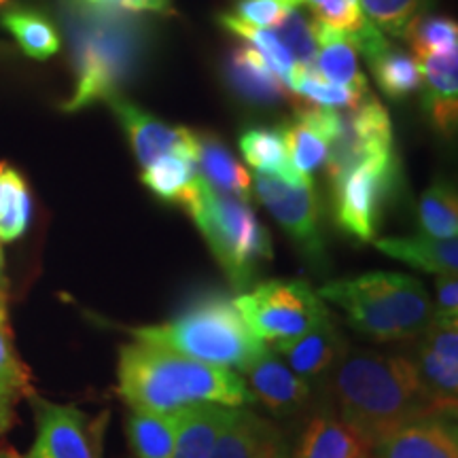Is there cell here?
<instances>
[{
	"label": "cell",
	"instance_id": "1",
	"mask_svg": "<svg viewBox=\"0 0 458 458\" xmlns=\"http://www.w3.org/2000/svg\"><path fill=\"white\" fill-rule=\"evenodd\" d=\"M331 376L342 422L365 450L437 408L403 354L352 348L342 354Z\"/></svg>",
	"mask_w": 458,
	"mask_h": 458
},
{
	"label": "cell",
	"instance_id": "2",
	"mask_svg": "<svg viewBox=\"0 0 458 458\" xmlns=\"http://www.w3.org/2000/svg\"><path fill=\"white\" fill-rule=\"evenodd\" d=\"M119 394L131 410L176 414L196 405L249 408L255 394L236 371L134 342L119 352Z\"/></svg>",
	"mask_w": 458,
	"mask_h": 458
},
{
	"label": "cell",
	"instance_id": "3",
	"mask_svg": "<svg viewBox=\"0 0 458 458\" xmlns=\"http://www.w3.org/2000/svg\"><path fill=\"white\" fill-rule=\"evenodd\" d=\"M317 293L340 308L357 334L376 342L416 340L433 325L431 295L410 274H360L327 283Z\"/></svg>",
	"mask_w": 458,
	"mask_h": 458
},
{
	"label": "cell",
	"instance_id": "4",
	"mask_svg": "<svg viewBox=\"0 0 458 458\" xmlns=\"http://www.w3.org/2000/svg\"><path fill=\"white\" fill-rule=\"evenodd\" d=\"M131 334L136 342L168 348L215 368L240 371L267 348L244 323L232 297L221 293L199 297L168 323L134 329Z\"/></svg>",
	"mask_w": 458,
	"mask_h": 458
},
{
	"label": "cell",
	"instance_id": "5",
	"mask_svg": "<svg viewBox=\"0 0 458 458\" xmlns=\"http://www.w3.org/2000/svg\"><path fill=\"white\" fill-rule=\"evenodd\" d=\"M187 213L193 216L233 289L253 284L263 263L272 259V240L249 202L221 196L204 181Z\"/></svg>",
	"mask_w": 458,
	"mask_h": 458
},
{
	"label": "cell",
	"instance_id": "6",
	"mask_svg": "<svg viewBox=\"0 0 458 458\" xmlns=\"http://www.w3.org/2000/svg\"><path fill=\"white\" fill-rule=\"evenodd\" d=\"M257 340L283 346L317 327L331 312L303 280H267L233 297Z\"/></svg>",
	"mask_w": 458,
	"mask_h": 458
},
{
	"label": "cell",
	"instance_id": "7",
	"mask_svg": "<svg viewBox=\"0 0 458 458\" xmlns=\"http://www.w3.org/2000/svg\"><path fill=\"white\" fill-rule=\"evenodd\" d=\"M136 38L122 24L105 20L89 21L81 28L77 41L79 81L66 111H79L98 100H108L117 94V85L134 62Z\"/></svg>",
	"mask_w": 458,
	"mask_h": 458
},
{
	"label": "cell",
	"instance_id": "8",
	"mask_svg": "<svg viewBox=\"0 0 458 458\" xmlns=\"http://www.w3.org/2000/svg\"><path fill=\"white\" fill-rule=\"evenodd\" d=\"M397 172L399 164L394 148H391L360 159L331 181L335 223L348 236L360 242H371L376 238L382 204L391 198Z\"/></svg>",
	"mask_w": 458,
	"mask_h": 458
},
{
	"label": "cell",
	"instance_id": "9",
	"mask_svg": "<svg viewBox=\"0 0 458 458\" xmlns=\"http://www.w3.org/2000/svg\"><path fill=\"white\" fill-rule=\"evenodd\" d=\"M37 437L26 458H102L105 418H89L74 405L30 399Z\"/></svg>",
	"mask_w": 458,
	"mask_h": 458
},
{
	"label": "cell",
	"instance_id": "10",
	"mask_svg": "<svg viewBox=\"0 0 458 458\" xmlns=\"http://www.w3.org/2000/svg\"><path fill=\"white\" fill-rule=\"evenodd\" d=\"M255 191L261 204L280 223L286 236L317 267H325V242L320 233V206L312 182L295 185L278 176H255Z\"/></svg>",
	"mask_w": 458,
	"mask_h": 458
},
{
	"label": "cell",
	"instance_id": "11",
	"mask_svg": "<svg viewBox=\"0 0 458 458\" xmlns=\"http://www.w3.org/2000/svg\"><path fill=\"white\" fill-rule=\"evenodd\" d=\"M391 148L393 125L388 111L374 96H368L359 106L340 113V125L329 148V179L335 181L342 172L352 168L360 159Z\"/></svg>",
	"mask_w": 458,
	"mask_h": 458
},
{
	"label": "cell",
	"instance_id": "12",
	"mask_svg": "<svg viewBox=\"0 0 458 458\" xmlns=\"http://www.w3.org/2000/svg\"><path fill=\"white\" fill-rule=\"evenodd\" d=\"M371 450L374 458H458V410L427 411Z\"/></svg>",
	"mask_w": 458,
	"mask_h": 458
},
{
	"label": "cell",
	"instance_id": "13",
	"mask_svg": "<svg viewBox=\"0 0 458 458\" xmlns=\"http://www.w3.org/2000/svg\"><path fill=\"white\" fill-rule=\"evenodd\" d=\"M106 102L128 131L130 145L142 168H148L165 156H189L196 159V131L159 122L119 94H113Z\"/></svg>",
	"mask_w": 458,
	"mask_h": 458
},
{
	"label": "cell",
	"instance_id": "14",
	"mask_svg": "<svg viewBox=\"0 0 458 458\" xmlns=\"http://www.w3.org/2000/svg\"><path fill=\"white\" fill-rule=\"evenodd\" d=\"M408 354L425 393L437 408L458 410V331L431 325Z\"/></svg>",
	"mask_w": 458,
	"mask_h": 458
},
{
	"label": "cell",
	"instance_id": "15",
	"mask_svg": "<svg viewBox=\"0 0 458 458\" xmlns=\"http://www.w3.org/2000/svg\"><path fill=\"white\" fill-rule=\"evenodd\" d=\"M340 125V111L297 102L291 122L283 128L291 164L306 179L329 162V148Z\"/></svg>",
	"mask_w": 458,
	"mask_h": 458
},
{
	"label": "cell",
	"instance_id": "16",
	"mask_svg": "<svg viewBox=\"0 0 458 458\" xmlns=\"http://www.w3.org/2000/svg\"><path fill=\"white\" fill-rule=\"evenodd\" d=\"M420 100L428 125L439 139L458 142V49L418 60Z\"/></svg>",
	"mask_w": 458,
	"mask_h": 458
},
{
	"label": "cell",
	"instance_id": "17",
	"mask_svg": "<svg viewBox=\"0 0 458 458\" xmlns=\"http://www.w3.org/2000/svg\"><path fill=\"white\" fill-rule=\"evenodd\" d=\"M246 386L272 414L291 416L306 408L312 386L301 380L276 352L266 348L253 363L242 369Z\"/></svg>",
	"mask_w": 458,
	"mask_h": 458
},
{
	"label": "cell",
	"instance_id": "18",
	"mask_svg": "<svg viewBox=\"0 0 458 458\" xmlns=\"http://www.w3.org/2000/svg\"><path fill=\"white\" fill-rule=\"evenodd\" d=\"M274 352L295 371L301 380L312 386V382L323 380L335 369L337 360L346 352L340 331L334 318L327 317L317 327L303 334L297 340L274 348Z\"/></svg>",
	"mask_w": 458,
	"mask_h": 458
},
{
	"label": "cell",
	"instance_id": "19",
	"mask_svg": "<svg viewBox=\"0 0 458 458\" xmlns=\"http://www.w3.org/2000/svg\"><path fill=\"white\" fill-rule=\"evenodd\" d=\"M213 458H289L284 435L249 408H236Z\"/></svg>",
	"mask_w": 458,
	"mask_h": 458
},
{
	"label": "cell",
	"instance_id": "20",
	"mask_svg": "<svg viewBox=\"0 0 458 458\" xmlns=\"http://www.w3.org/2000/svg\"><path fill=\"white\" fill-rule=\"evenodd\" d=\"M359 54L365 55L374 72V79L382 94L393 100H403L420 89V64L416 57L405 54L403 49L393 47L386 34L374 28L368 37L357 45Z\"/></svg>",
	"mask_w": 458,
	"mask_h": 458
},
{
	"label": "cell",
	"instance_id": "21",
	"mask_svg": "<svg viewBox=\"0 0 458 458\" xmlns=\"http://www.w3.org/2000/svg\"><path fill=\"white\" fill-rule=\"evenodd\" d=\"M196 165L199 176L213 191L249 202L253 196V179L233 153L210 131H196Z\"/></svg>",
	"mask_w": 458,
	"mask_h": 458
},
{
	"label": "cell",
	"instance_id": "22",
	"mask_svg": "<svg viewBox=\"0 0 458 458\" xmlns=\"http://www.w3.org/2000/svg\"><path fill=\"white\" fill-rule=\"evenodd\" d=\"M233 411L236 408L213 403L176 411V442L172 458H213Z\"/></svg>",
	"mask_w": 458,
	"mask_h": 458
},
{
	"label": "cell",
	"instance_id": "23",
	"mask_svg": "<svg viewBox=\"0 0 458 458\" xmlns=\"http://www.w3.org/2000/svg\"><path fill=\"white\" fill-rule=\"evenodd\" d=\"M227 77L242 98L257 105H276L289 100V88L250 45H240L233 49L227 64Z\"/></svg>",
	"mask_w": 458,
	"mask_h": 458
},
{
	"label": "cell",
	"instance_id": "24",
	"mask_svg": "<svg viewBox=\"0 0 458 458\" xmlns=\"http://www.w3.org/2000/svg\"><path fill=\"white\" fill-rule=\"evenodd\" d=\"M376 249L393 259L408 263L416 270L437 274V276H458V238H380Z\"/></svg>",
	"mask_w": 458,
	"mask_h": 458
},
{
	"label": "cell",
	"instance_id": "25",
	"mask_svg": "<svg viewBox=\"0 0 458 458\" xmlns=\"http://www.w3.org/2000/svg\"><path fill=\"white\" fill-rule=\"evenodd\" d=\"M317 24V21H314ZM318 51L312 71L325 81L352 89L359 96H369L368 79L359 68V49L352 38L331 32L317 24Z\"/></svg>",
	"mask_w": 458,
	"mask_h": 458
},
{
	"label": "cell",
	"instance_id": "26",
	"mask_svg": "<svg viewBox=\"0 0 458 458\" xmlns=\"http://www.w3.org/2000/svg\"><path fill=\"white\" fill-rule=\"evenodd\" d=\"M34 397L32 376L17 354L7 310H0V435L15 425V410L24 399Z\"/></svg>",
	"mask_w": 458,
	"mask_h": 458
},
{
	"label": "cell",
	"instance_id": "27",
	"mask_svg": "<svg viewBox=\"0 0 458 458\" xmlns=\"http://www.w3.org/2000/svg\"><path fill=\"white\" fill-rule=\"evenodd\" d=\"M142 182L165 202L181 204L189 210L202 191L196 159L189 156H165L142 172Z\"/></svg>",
	"mask_w": 458,
	"mask_h": 458
},
{
	"label": "cell",
	"instance_id": "28",
	"mask_svg": "<svg viewBox=\"0 0 458 458\" xmlns=\"http://www.w3.org/2000/svg\"><path fill=\"white\" fill-rule=\"evenodd\" d=\"M240 151L246 162L259 170V174L278 176L286 182H295V185H306L312 179H306L291 164L289 151H286L283 130L276 128H253L246 130L240 136Z\"/></svg>",
	"mask_w": 458,
	"mask_h": 458
},
{
	"label": "cell",
	"instance_id": "29",
	"mask_svg": "<svg viewBox=\"0 0 458 458\" xmlns=\"http://www.w3.org/2000/svg\"><path fill=\"white\" fill-rule=\"evenodd\" d=\"M295 458H365V445L344 422L318 414L303 431Z\"/></svg>",
	"mask_w": 458,
	"mask_h": 458
},
{
	"label": "cell",
	"instance_id": "30",
	"mask_svg": "<svg viewBox=\"0 0 458 458\" xmlns=\"http://www.w3.org/2000/svg\"><path fill=\"white\" fill-rule=\"evenodd\" d=\"M136 458H172L176 442V414L131 410L125 422Z\"/></svg>",
	"mask_w": 458,
	"mask_h": 458
},
{
	"label": "cell",
	"instance_id": "31",
	"mask_svg": "<svg viewBox=\"0 0 458 458\" xmlns=\"http://www.w3.org/2000/svg\"><path fill=\"white\" fill-rule=\"evenodd\" d=\"M0 24L13 34L17 45L34 60H45L60 49V34L43 13L26 7H11L3 11Z\"/></svg>",
	"mask_w": 458,
	"mask_h": 458
},
{
	"label": "cell",
	"instance_id": "32",
	"mask_svg": "<svg viewBox=\"0 0 458 458\" xmlns=\"http://www.w3.org/2000/svg\"><path fill=\"white\" fill-rule=\"evenodd\" d=\"M422 236L458 238V181H435L418 199Z\"/></svg>",
	"mask_w": 458,
	"mask_h": 458
},
{
	"label": "cell",
	"instance_id": "33",
	"mask_svg": "<svg viewBox=\"0 0 458 458\" xmlns=\"http://www.w3.org/2000/svg\"><path fill=\"white\" fill-rule=\"evenodd\" d=\"M32 199L24 176L9 164H0V240H15L28 229Z\"/></svg>",
	"mask_w": 458,
	"mask_h": 458
},
{
	"label": "cell",
	"instance_id": "34",
	"mask_svg": "<svg viewBox=\"0 0 458 458\" xmlns=\"http://www.w3.org/2000/svg\"><path fill=\"white\" fill-rule=\"evenodd\" d=\"M219 24L225 28V30L238 34L240 38H244L250 47L259 51L263 55V60L272 66V71L283 79V83L289 88L291 91V83H293L295 72H297V64L293 60V55L289 54V49L284 47V43L280 41L278 34L274 30H267V28H255L240 21L238 17L233 15H221Z\"/></svg>",
	"mask_w": 458,
	"mask_h": 458
},
{
	"label": "cell",
	"instance_id": "35",
	"mask_svg": "<svg viewBox=\"0 0 458 458\" xmlns=\"http://www.w3.org/2000/svg\"><path fill=\"white\" fill-rule=\"evenodd\" d=\"M312 11V20L331 32L352 38L354 45L374 30L359 0H301Z\"/></svg>",
	"mask_w": 458,
	"mask_h": 458
},
{
	"label": "cell",
	"instance_id": "36",
	"mask_svg": "<svg viewBox=\"0 0 458 458\" xmlns=\"http://www.w3.org/2000/svg\"><path fill=\"white\" fill-rule=\"evenodd\" d=\"M369 24L388 37L405 38V34L422 15L431 0H359Z\"/></svg>",
	"mask_w": 458,
	"mask_h": 458
},
{
	"label": "cell",
	"instance_id": "37",
	"mask_svg": "<svg viewBox=\"0 0 458 458\" xmlns=\"http://www.w3.org/2000/svg\"><path fill=\"white\" fill-rule=\"evenodd\" d=\"M416 60L444 55L458 49V21L444 15H422L405 34Z\"/></svg>",
	"mask_w": 458,
	"mask_h": 458
},
{
	"label": "cell",
	"instance_id": "38",
	"mask_svg": "<svg viewBox=\"0 0 458 458\" xmlns=\"http://www.w3.org/2000/svg\"><path fill=\"white\" fill-rule=\"evenodd\" d=\"M291 91H295L300 102H308V105H317L325 108H354L359 106L368 96L354 94L352 89L342 88V85L329 83L320 79L312 68H300L295 72L293 83H291ZM371 96V94H369Z\"/></svg>",
	"mask_w": 458,
	"mask_h": 458
},
{
	"label": "cell",
	"instance_id": "39",
	"mask_svg": "<svg viewBox=\"0 0 458 458\" xmlns=\"http://www.w3.org/2000/svg\"><path fill=\"white\" fill-rule=\"evenodd\" d=\"M278 34L280 41L293 55L297 71L300 68H312L317 60L318 38H317V24L312 17H308L301 9H293L284 17V21L276 28H272Z\"/></svg>",
	"mask_w": 458,
	"mask_h": 458
},
{
	"label": "cell",
	"instance_id": "40",
	"mask_svg": "<svg viewBox=\"0 0 458 458\" xmlns=\"http://www.w3.org/2000/svg\"><path fill=\"white\" fill-rule=\"evenodd\" d=\"M291 11H293V7L283 3V0H240L233 17H238L240 21L249 26L272 30V28L283 24L284 17Z\"/></svg>",
	"mask_w": 458,
	"mask_h": 458
},
{
	"label": "cell",
	"instance_id": "41",
	"mask_svg": "<svg viewBox=\"0 0 458 458\" xmlns=\"http://www.w3.org/2000/svg\"><path fill=\"white\" fill-rule=\"evenodd\" d=\"M433 325L458 331V276H437L435 280Z\"/></svg>",
	"mask_w": 458,
	"mask_h": 458
},
{
	"label": "cell",
	"instance_id": "42",
	"mask_svg": "<svg viewBox=\"0 0 458 458\" xmlns=\"http://www.w3.org/2000/svg\"><path fill=\"white\" fill-rule=\"evenodd\" d=\"M128 11H153V13H172V0H123Z\"/></svg>",
	"mask_w": 458,
	"mask_h": 458
},
{
	"label": "cell",
	"instance_id": "43",
	"mask_svg": "<svg viewBox=\"0 0 458 458\" xmlns=\"http://www.w3.org/2000/svg\"><path fill=\"white\" fill-rule=\"evenodd\" d=\"M85 3L100 13H113V11L123 9V0H85Z\"/></svg>",
	"mask_w": 458,
	"mask_h": 458
},
{
	"label": "cell",
	"instance_id": "44",
	"mask_svg": "<svg viewBox=\"0 0 458 458\" xmlns=\"http://www.w3.org/2000/svg\"><path fill=\"white\" fill-rule=\"evenodd\" d=\"M7 293L9 284L4 278V255H3V244H0V310H7Z\"/></svg>",
	"mask_w": 458,
	"mask_h": 458
},
{
	"label": "cell",
	"instance_id": "45",
	"mask_svg": "<svg viewBox=\"0 0 458 458\" xmlns=\"http://www.w3.org/2000/svg\"><path fill=\"white\" fill-rule=\"evenodd\" d=\"M283 3L291 4V7H293V9H301V7H303V3H301V0H283Z\"/></svg>",
	"mask_w": 458,
	"mask_h": 458
},
{
	"label": "cell",
	"instance_id": "46",
	"mask_svg": "<svg viewBox=\"0 0 458 458\" xmlns=\"http://www.w3.org/2000/svg\"><path fill=\"white\" fill-rule=\"evenodd\" d=\"M0 458H21V456H17L15 452L11 450H0Z\"/></svg>",
	"mask_w": 458,
	"mask_h": 458
},
{
	"label": "cell",
	"instance_id": "47",
	"mask_svg": "<svg viewBox=\"0 0 458 458\" xmlns=\"http://www.w3.org/2000/svg\"><path fill=\"white\" fill-rule=\"evenodd\" d=\"M3 3H7V0H0V4H3Z\"/></svg>",
	"mask_w": 458,
	"mask_h": 458
}]
</instances>
